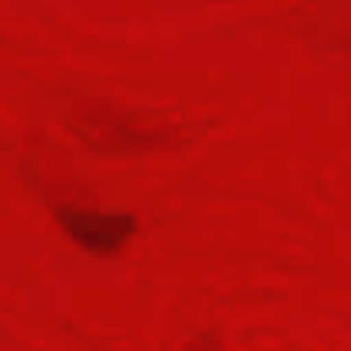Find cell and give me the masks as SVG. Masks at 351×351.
I'll list each match as a JSON object with an SVG mask.
<instances>
[{
	"instance_id": "6da1fadb",
	"label": "cell",
	"mask_w": 351,
	"mask_h": 351,
	"mask_svg": "<svg viewBox=\"0 0 351 351\" xmlns=\"http://www.w3.org/2000/svg\"><path fill=\"white\" fill-rule=\"evenodd\" d=\"M59 224L62 231L90 255H117L128 238L134 234V217L131 214H97V210H76V207H59Z\"/></svg>"
}]
</instances>
